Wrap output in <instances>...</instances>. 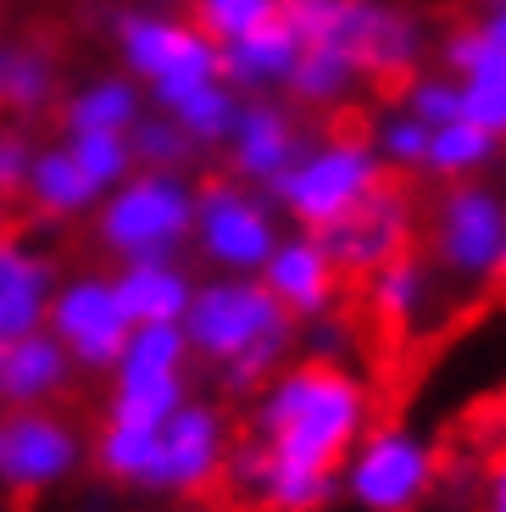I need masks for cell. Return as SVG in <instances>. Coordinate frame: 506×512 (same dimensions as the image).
Segmentation results:
<instances>
[{
    "label": "cell",
    "instance_id": "obj_1",
    "mask_svg": "<svg viewBox=\"0 0 506 512\" xmlns=\"http://www.w3.org/2000/svg\"><path fill=\"white\" fill-rule=\"evenodd\" d=\"M373 429V384L351 362L290 357L251 396V429L245 435L301 474H340L351 446Z\"/></svg>",
    "mask_w": 506,
    "mask_h": 512
},
{
    "label": "cell",
    "instance_id": "obj_2",
    "mask_svg": "<svg viewBox=\"0 0 506 512\" xmlns=\"http://www.w3.org/2000/svg\"><path fill=\"white\" fill-rule=\"evenodd\" d=\"M184 340H190V362L212 373L223 396L251 401L295 357L301 323L267 295L262 279L206 273L184 312Z\"/></svg>",
    "mask_w": 506,
    "mask_h": 512
},
{
    "label": "cell",
    "instance_id": "obj_3",
    "mask_svg": "<svg viewBox=\"0 0 506 512\" xmlns=\"http://www.w3.org/2000/svg\"><path fill=\"white\" fill-rule=\"evenodd\" d=\"M284 12L306 45H334L351 56L367 84L412 78L434 56V28L401 0H306Z\"/></svg>",
    "mask_w": 506,
    "mask_h": 512
},
{
    "label": "cell",
    "instance_id": "obj_4",
    "mask_svg": "<svg viewBox=\"0 0 506 512\" xmlns=\"http://www.w3.org/2000/svg\"><path fill=\"white\" fill-rule=\"evenodd\" d=\"M195 173H156L134 167L123 184L95 201L89 212V245L106 262H151V256H190L195 223Z\"/></svg>",
    "mask_w": 506,
    "mask_h": 512
},
{
    "label": "cell",
    "instance_id": "obj_5",
    "mask_svg": "<svg viewBox=\"0 0 506 512\" xmlns=\"http://www.w3.org/2000/svg\"><path fill=\"white\" fill-rule=\"evenodd\" d=\"M112 51L134 84L145 90V101L156 112H173L178 101H190L195 90L217 84V45L173 6H117L112 17Z\"/></svg>",
    "mask_w": 506,
    "mask_h": 512
},
{
    "label": "cell",
    "instance_id": "obj_6",
    "mask_svg": "<svg viewBox=\"0 0 506 512\" xmlns=\"http://www.w3.org/2000/svg\"><path fill=\"white\" fill-rule=\"evenodd\" d=\"M390 179L373 151L367 134H351V128H329V134H306V145L295 151V162L284 167L279 179H273V206H279V218L290 229H334V223L362 206L367 195L379 190Z\"/></svg>",
    "mask_w": 506,
    "mask_h": 512
},
{
    "label": "cell",
    "instance_id": "obj_7",
    "mask_svg": "<svg viewBox=\"0 0 506 512\" xmlns=\"http://www.w3.org/2000/svg\"><path fill=\"white\" fill-rule=\"evenodd\" d=\"M284 229L290 223L279 218L273 195L256 190V184H240L228 173L195 184L190 256L206 273H245V279H256Z\"/></svg>",
    "mask_w": 506,
    "mask_h": 512
},
{
    "label": "cell",
    "instance_id": "obj_8",
    "mask_svg": "<svg viewBox=\"0 0 506 512\" xmlns=\"http://www.w3.org/2000/svg\"><path fill=\"white\" fill-rule=\"evenodd\" d=\"M89 468V429L67 407H0V501H39Z\"/></svg>",
    "mask_w": 506,
    "mask_h": 512
},
{
    "label": "cell",
    "instance_id": "obj_9",
    "mask_svg": "<svg viewBox=\"0 0 506 512\" xmlns=\"http://www.w3.org/2000/svg\"><path fill=\"white\" fill-rule=\"evenodd\" d=\"M434 485H440V457L406 423H373L340 462V496L356 512H418Z\"/></svg>",
    "mask_w": 506,
    "mask_h": 512
},
{
    "label": "cell",
    "instance_id": "obj_10",
    "mask_svg": "<svg viewBox=\"0 0 506 512\" xmlns=\"http://www.w3.org/2000/svg\"><path fill=\"white\" fill-rule=\"evenodd\" d=\"M506 256V190L484 179L445 184L429 212V262L451 284L501 279Z\"/></svg>",
    "mask_w": 506,
    "mask_h": 512
},
{
    "label": "cell",
    "instance_id": "obj_11",
    "mask_svg": "<svg viewBox=\"0 0 506 512\" xmlns=\"http://www.w3.org/2000/svg\"><path fill=\"white\" fill-rule=\"evenodd\" d=\"M228 446H234V423L228 407H217L212 396H190L173 418L156 429L151 440V468H145L140 496L151 501H195L206 490H217L223 479Z\"/></svg>",
    "mask_w": 506,
    "mask_h": 512
},
{
    "label": "cell",
    "instance_id": "obj_12",
    "mask_svg": "<svg viewBox=\"0 0 506 512\" xmlns=\"http://www.w3.org/2000/svg\"><path fill=\"white\" fill-rule=\"evenodd\" d=\"M128 312L106 268H73L56 279L51 307H45V334L73 357L78 373H112L128 340Z\"/></svg>",
    "mask_w": 506,
    "mask_h": 512
},
{
    "label": "cell",
    "instance_id": "obj_13",
    "mask_svg": "<svg viewBox=\"0 0 506 512\" xmlns=\"http://www.w3.org/2000/svg\"><path fill=\"white\" fill-rule=\"evenodd\" d=\"M306 134H312L306 117L284 95H240L234 123H228L223 145H217L223 173L240 184H256V190H273V179L295 162Z\"/></svg>",
    "mask_w": 506,
    "mask_h": 512
},
{
    "label": "cell",
    "instance_id": "obj_14",
    "mask_svg": "<svg viewBox=\"0 0 506 512\" xmlns=\"http://www.w3.org/2000/svg\"><path fill=\"white\" fill-rule=\"evenodd\" d=\"M412 240H418V206H412V195L390 179L367 195L362 206H351L334 229H323V245H329L334 268H340L345 279L379 273L384 262L412 251Z\"/></svg>",
    "mask_w": 506,
    "mask_h": 512
},
{
    "label": "cell",
    "instance_id": "obj_15",
    "mask_svg": "<svg viewBox=\"0 0 506 512\" xmlns=\"http://www.w3.org/2000/svg\"><path fill=\"white\" fill-rule=\"evenodd\" d=\"M256 279L267 284V295H273L295 323H312V318H323V312H334L340 295H345V273L334 268L323 234H312V229H284Z\"/></svg>",
    "mask_w": 506,
    "mask_h": 512
},
{
    "label": "cell",
    "instance_id": "obj_16",
    "mask_svg": "<svg viewBox=\"0 0 506 512\" xmlns=\"http://www.w3.org/2000/svg\"><path fill=\"white\" fill-rule=\"evenodd\" d=\"M62 51L45 34L0 28V123L34 128L62 101Z\"/></svg>",
    "mask_w": 506,
    "mask_h": 512
},
{
    "label": "cell",
    "instance_id": "obj_17",
    "mask_svg": "<svg viewBox=\"0 0 506 512\" xmlns=\"http://www.w3.org/2000/svg\"><path fill=\"white\" fill-rule=\"evenodd\" d=\"M62 279V262L28 234L0 229V346L45 329V307Z\"/></svg>",
    "mask_w": 506,
    "mask_h": 512
},
{
    "label": "cell",
    "instance_id": "obj_18",
    "mask_svg": "<svg viewBox=\"0 0 506 512\" xmlns=\"http://www.w3.org/2000/svg\"><path fill=\"white\" fill-rule=\"evenodd\" d=\"M301 45V28L290 23V12H279L251 34L217 45V73L234 95H284L295 62H301Z\"/></svg>",
    "mask_w": 506,
    "mask_h": 512
},
{
    "label": "cell",
    "instance_id": "obj_19",
    "mask_svg": "<svg viewBox=\"0 0 506 512\" xmlns=\"http://www.w3.org/2000/svg\"><path fill=\"white\" fill-rule=\"evenodd\" d=\"M101 184L89 179L78 167L73 145L56 134V140H39L34 145V162H28V179H23V206L28 218L51 223V229H67V223H84L101 201Z\"/></svg>",
    "mask_w": 506,
    "mask_h": 512
},
{
    "label": "cell",
    "instance_id": "obj_20",
    "mask_svg": "<svg viewBox=\"0 0 506 512\" xmlns=\"http://www.w3.org/2000/svg\"><path fill=\"white\" fill-rule=\"evenodd\" d=\"M362 301H367V318L390 334H412L440 312V273H434L429 256L418 251H401L395 262H384L379 273L362 279Z\"/></svg>",
    "mask_w": 506,
    "mask_h": 512
},
{
    "label": "cell",
    "instance_id": "obj_21",
    "mask_svg": "<svg viewBox=\"0 0 506 512\" xmlns=\"http://www.w3.org/2000/svg\"><path fill=\"white\" fill-rule=\"evenodd\" d=\"M145 106H151L145 90L123 67H101V73L78 78L73 90H62L56 123H62V134H117V140H128V128L140 123Z\"/></svg>",
    "mask_w": 506,
    "mask_h": 512
},
{
    "label": "cell",
    "instance_id": "obj_22",
    "mask_svg": "<svg viewBox=\"0 0 506 512\" xmlns=\"http://www.w3.org/2000/svg\"><path fill=\"white\" fill-rule=\"evenodd\" d=\"M0 373H6V407H62L73 384L84 379L45 329L0 346Z\"/></svg>",
    "mask_w": 506,
    "mask_h": 512
},
{
    "label": "cell",
    "instance_id": "obj_23",
    "mask_svg": "<svg viewBox=\"0 0 506 512\" xmlns=\"http://www.w3.org/2000/svg\"><path fill=\"white\" fill-rule=\"evenodd\" d=\"M112 284L123 295L128 323H184L201 273L184 256H151V262H117Z\"/></svg>",
    "mask_w": 506,
    "mask_h": 512
},
{
    "label": "cell",
    "instance_id": "obj_24",
    "mask_svg": "<svg viewBox=\"0 0 506 512\" xmlns=\"http://www.w3.org/2000/svg\"><path fill=\"white\" fill-rule=\"evenodd\" d=\"M195 396L190 373H106V423H128V429H162L184 401Z\"/></svg>",
    "mask_w": 506,
    "mask_h": 512
},
{
    "label": "cell",
    "instance_id": "obj_25",
    "mask_svg": "<svg viewBox=\"0 0 506 512\" xmlns=\"http://www.w3.org/2000/svg\"><path fill=\"white\" fill-rule=\"evenodd\" d=\"M362 90H367V78L351 56H340L334 45H301V62H295L290 84H284V101L301 117L306 112H345Z\"/></svg>",
    "mask_w": 506,
    "mask_h": 512
},
{
    "label": "cell",
    "instance_id": "obj_26",
    "mask_svg": "<svg viewBox=\"0 0 506 512\" xmlns=\"http://www.w3.org/2000/svg\"><path fill=\"white\" fill-rule=\"evenodd\" d=\"M495 156H501V140L484 134L479 123L468 117H451V123L429 128V156H423V173L440 184H462V179H479L490 173Z\"/></svg>",
    "mask_w": 506,
    "mask_h": 512
},
{
    "label": "cell",
    "instance_id": "obj_27",
    "mask_svg": "<svg viewBox=\"0 0 506 512\" xmlns=\"http://www.w3.org/2000/svg\"><path fill=\"white\" fill-rule=\"evenodd\" d=\"M128 151H134V167H156V173H195V162L206 156L201 145H195L167 112H156V106H145L140 123L128 128Z\"/></svg>",
    "mask_w": 506,
    "mask_h": 512
},
{
    "label": "cell",
    "instance_id": "obj_28",
    "mask_svg": "<svg viewBox=\"0 0 506 512\" xmlns=\"http://www.w3.org/2000/svg\"><path fill=\"white\" fill-rule=\"evenodd\" d=\"M190 368L195 362H190L184 323H134L112 373H190Z\"/></svg>",
    "mask_w": 506,
    "mask_h": 512
},
{
    "label": "cell",
    "instance_id": "obj_29",
    "mask_svg": "<svg viewBox=\"0 0 506 512\" xmlns=\"http://www.w3.org/2000/svg\"><path fill=\"white\" fill-rule=\"evenodd\" d=\"M456 90H462V117L506 145V56H495L490 45H484L479 67L456 78Z\"/></svg>",
    "mask_w": 506,
    "mask_h": 512
},
{
    "label": "cell",
    "instance_id": "obj_30",
    "mask_svg": "<svg viewBox=\"0 0 506 512\" xmlns=\"http://www.w3.org/2000/svg\"><path fill=\"white\" fill-rule=\"evenodd\" d=\"M373 151H379L384 173H423V156H429V123L406 112V106H384L373 117Z\"/></svg>",
    "mask_w": 506,
    "mask_h": 512
},
{
    "label": "cell",
    "instance_id": "obj_31",
    "mask_svg": "<svg viewBox=\"0 0 506 512\" xmlns=\"http://www.w3.org/2000/svg\"><path fill=\"white\" fill-rule=\"evenodd\" d=\"M279 12H284V0H184V17L212 45H228V39L251 34V28H262L267 17H279Z\"/></svg>",
    "mask_w": 506,
    "mask_h": 512
},
{
    "label": "cell",
    "instance_id": "obj_32",
    "mask_svg": "<svg viewBox=\"0 0 506 512\" xmlns=\"http://www.w3.org/2000/svg\"><path fill=\"white\" fill-rule=\"evenodd\" d=\"M234 106H240V95L228 90L223 78H217V84H206V90H195L190 101H178L167 117H173V123L184 128V134H190V140L201 145L206 156H212L217 145H223L228 123H234Z\"/></svg>",
    "mask_w": 506,
    "mask_h": 512
},
{
    "label": "cell",
    "instance_id": "obj_33",
    "mask_svg": "<svg viewBox=\"0 0 506 512\" xmlns=\"http://www.w3.org/2000/svg\"><path fill=\"white\" fill-rule=\"evenodd\" d=\"M395 106H406L418 123L440 128L451 117H462V90H456V78L440 73V67H418L412 78H401V101Z\"/></svg>",
    "mask_w": 506,
    "mask_h": 512
},
{
    "label": "cell",
    "instance_id": "obj_34",
    "mask_svg": "<svg viewBox=\"0 0 506 512\" xmlns=\"http://www.w3.org/2000/svg\"><path fill=\"white\" fill-rule=\"evenodd\" d=\"M62 140L73 145L78 167H84L101 190H112V184H123L128 173H134V151H128V140H117V134H62Z\"/></svg>",
    "mask_w": 506,
    "mask_h": 512
},
{
    "label": "cell",
    "instance_id": "obj_35",
    "mask_svg": "<svg viewBox=\"0 0 506 512\" xmlns=\"http://www.w3.org/2000/svg\"><path fill=\"white\" fill-rule=\"evenodd\" d=\"M295 346H301V357L345 362V357H351V346H356V329H351V318L334 307V312H323V318L301 323V340H295Z\"/></svg>",
    "mask_w": 506,
    "mask_h": 512
},
{
    "label": "cell",
    "instance_id": "obj_36",
    "mask_svg": "<svg viewBox=\"0 0 506 512\" xmlns=\"http://www.w3.org/2000/svg\"><path fill=\"white\" fill-rule=\"evenodd\" d=\"M34 134L17 123H0V206H17L23 201V179H28V162H34Z\"/></svg>",
    "mask_w": 506,
    "mask_h": 512
},
{
    "label": "cell",
    "instance_id": "obj_37",
    "mask_svg": "<svg viewBox=\"0 0 506 512\" xmlns=\"http://www.w3.org/2000/svg\"><path fill=\"white\" fill-rule=\"evenodd\" d=\"M473 28H479V39L490 45L495 56H506V0H479Z\"/></svg>",
    "mask_w": 506,
    "mask_h": 512
},
{
    "label": "cell",
    "instance_id": "obj_38",
    "mask_svg": "<svg viewBox=\"0 0 506 512\" xmlns=\"http://www.w3.org/2000/svg\"><path fill=\"white\" fill-rule=\"evenodd\" d=\"M479 512H506V457L490 468V479H484V501Z\"/></svg>",
    "mask_w": 506,
    "mask_h": 512
},
{
    "label": "cell",
    "instance_id": "obj_39",
    "mask_svg": "<svg viewBox=\"0 0 506 512\" xmlns=\"http://www.w3.org/2000/svg\"><path fill=\"white\" fill-rule=\"evenodd\" d=\"M0 407H6V373H0Z\"/></svg>",
    "mask_w": 506,
    "mask_h": 512
},
{
    "label": "cell",
    "instance_id": "obj_40",
    "mask_svg": "<svg viewBox=\"0 0 506 512\" xmlns=\"http://www.w3.org/2000/svg\"><path fill=\"white\" fill-rule=\"evenodd\" d=\"M284 6H306V0H284Z\"/></svg>",
    "mask_w": 506,
    "mask_h": 512
},
{
    "label": "cell",
    "instance_id": "obj_41",
    "mask_svg": "<svg viewBox=\"0 0 506 512\" xmlns=\"http://www.w3.org/2000/svg\"><path fill=\"white\" fill-rule=\"evenodd\" d=\"M501 279H506V256H501Z\"/></svg>",
    "mask_w": 506,
    "mask_h": 512
},
{
    "label": "cell",
    "instance_id": "obj_42",
    "mask_svg": "<svg viewBox=\"0 0 506 512\" xmlns=\"http://www.w3.org/2000/svg\"><path fill=\"white\" fill-rule=\"evenodd\" d=\"M0 512H6V507H0Z\"/></svg>",
    "mask_w": 506,
    "mask_h": 512
}]
</instances>
